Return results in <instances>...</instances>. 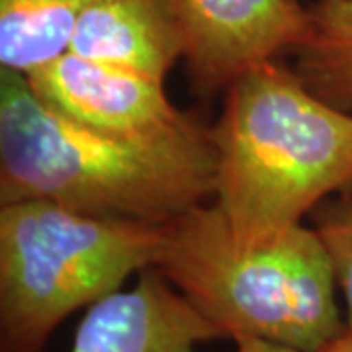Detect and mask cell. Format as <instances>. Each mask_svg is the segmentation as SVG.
Segmentation results:
<instances>
[{"label": "cell", "mask_w": 352, "mask_h": 352, "mask_svg": "<svg viewBox=\"0 0 352 352\" xmlns=\"http://www.w3.org/2000/svg\"><path fill=\"white\" fill-rule=\"evenodd\" d=\"M217 155L190 113L112 133L39 100L24 75L0 71V204L43 200L76 214L164 226L214 196Z\"/></svg>", "instance_id": "1"}, {"label": "cell", "mask_w": 352, "mask_h": 352, "mask_svg": "<svg viewBox=\"0 0 352 352\" xmlns=\"http://www.w3.org/2000/svg\"><path fill=\"white\" fill-rule=\"evenodd\" d=\"M208 131L215 204L241 247L274 241L323 198L352 188V113L315 96L278 59L229 85Z\"/></svg>", "instance_id": "2"}, {"label": "cell", "mask_w": 352, "mask_h": 352, "mask_svg": "<svg viewBox=\"0 0 352 352\" xmlns=\"http://www.w3.org/2000/svg\"><path fill=\"white\" fill-rule=\"evenodd\" d=\"M223 339L319 351L346 331L337 276L315 229L298 226L258 247L235 243L217 204L164 223L155 264Z\"/></svg>", "instance_id": "3"}, {"label": "cell", "mask_w": 352, "mask_h": 352, "mask_svg": "<svg viewBox=\"0 0 352 352\" xmlns=\"http://www.w3.org/2000/svg\"><path fill=\"white\" fill-rule=\"evenodd\" d=\"M164 226L100 219L43 200L0 206V352H43L80 307L155 268Z\"/></svg>", "instance_id": "4"}, {"label": "cell", "mask_w": 352, "mask_h": 352, "mask_svg": "<svg viewBox=\"0 0 352 352\" xmlns=\"http://www.w3.org/2000/svg\"><path fill=\"white\" fill-rule=\"evenodd\" d=\"M194 87L214 94L266 61L298 50L309 8L302 0H173Z\"/></svg>", "instance_id": "5"}, {"label": "cell", "mask_w": 352, "mask_h": 352, "mask_svg": "<svg viewBox=\"0 0 352 352\" xmlns=\"http://www.w3.org/2000/svg\"><path fill=\"white\" fill-rule=\"evenodd\" d=\"M43 104L80 126L138 133L180 120L164 80L71 51L24 75Z\"/></svg>", "instance_id": "6"}, {"label": "cell", "mask_w": 352, "mask_h": 352, "mask_svg": "<svg viewBox=\"0 0 352 352\" xmlns=\"http://www.w3.org/2000/svg\"><path fill=\"white\" fill-rule=\"evenodd\" d=\"M217 339L221 331L159 270L147 268L131 289L88 307L71 352H198V344Z\"/></svg>", "instance_id": "7"}, {"label": "cell", "mask_w": 352, "mask_h": 352, "mask_svg": "<svg viewBox=\"0 0 352 352\" xmlns=\"http://www.w3.org/2000/svg\"><path fill=\"white\" fill-rule=\"evenodd\" d=\"M69 51L164 80L184 57V39L173 0H90Z\"/></svg>", "instance_id": "8"}, {"label": "cell", "mask_w": 352, "mask_h": 352, "mask_svg": "<svg viewBox=\"0 0 352 352\" xmlns=\"http://www.w3.org/2000/svg\"><path fill=\"white\" fill-rule=\"evenodd\" d=\"M90 0H0V67L28 75L69 51Z\"/></svg>", "instance_id": "9"}, {"label": "cell", "mask_w": 352, "mask_h": 352, "mask_svg": "<svg viewBox=\"0 0 352 352\" xmlns=\"http://www.w3.org/2000/svg\"><path fill=\"white\" fill-rule=\"evenodd\" d=\"M294 55L305 87L352 113V0H317L309 6L307 34Z\"/></svg>", "instance_id": "10"}, {"label": "cell", "mask_w": 352, "mask_h": 352, "mask_svg": "<svg viewBox=\"0 0 352 352\" xmlns=\"http://www.w3.org/2000/svg\"><path fill=\"white\" fill-rule=\"evenodd\" d=\"M314 221L344 296L346 325L352 329V194H340L339 200L317 206Z\"/></svg>", "instance_id": "11"}, {"label": "cell", "mask_w": 352, "mask_h": 352, "mask_svg": "<svg viewBox=\"0 0 352 352\" xmlns=\"http://www.w3.org/2000/svg\"><path fill=\"white\" fill-rule=\"evenodd\" d=\"M233 342H235V352H305L294 349V346L270 342V340L254 339V337H239ZM315 352H352V329L346 327L342 335H339L337 339H333Z\"/></svg>", "instance_id": "12"}, {"label": "cell", "mask_w": 352, "mask_h": 352, "mask_svg": "<svg viewBox=\"0 0 352 352\" xmlns=\"http://www.w3.org/2000/svg\"><path fill=\"white\" fill-rule=\"evenodd\" d=\"M344 194H352V188H351V190H349V192H344Z\"/></svg>", "instance_id": "13"}]
</instances>
